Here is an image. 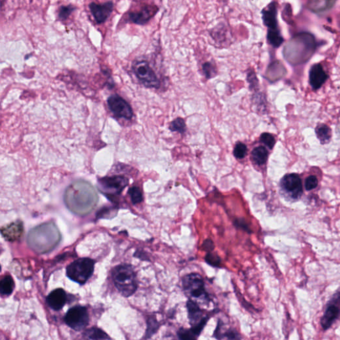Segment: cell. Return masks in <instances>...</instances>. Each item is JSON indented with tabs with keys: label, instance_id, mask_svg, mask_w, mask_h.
Returning a JSON list of instances; mask_svg holds the SVG:
<instances>
[{
	"label": "cell",
	"instance_id": "cell-12",
	"mask_svg": "<svg viewBox=\"0 0 340 340\" xmlns=\"http://www.w3.org/2000/svg\"><path fill=\"white\" fill-rule=\"evenodd\" d=\"M89 7L90 12L95 17L97 23H102L109 17L110 14L113 12L114 5L112 1H108L102 4L91 3Z\"/></svg>",
	"mask_w": 340,
	"mask_h": 340
},
{
	"label": "cell",
	"instance_id": "cell-7",
	"mask_svg": "<svg viewBox=\"0 0 340 340\" xmlns=\"http://www.w3.org/2000/svg\"><path fill=\"white\" fill-rule=\"evenodd\" d=\"M65 323L75 331L86 328L89 322L87 309L81 306H76L68 310L65 316Z\"/></svg>",
	"mask_w": 340,
	"mask_h": 340
},
{
	"label": "cell",
	"instance_id": "cell-36",
	"mask_svg": "<svg viewBox=\"0 0 340 340\" xmlns=\"http://www.w3.org/2000/svg\"><path fill=\"white\" fill-rule=\"evenodd\" d=\"M235 225L238 227L241 228L247 232H249V227L247 223L243 220H237L235 222Z\"/></svg>",
	"mask_w": 340,
	"mask_h": 340
},
{
	"label": "cell",
	"instance_id": "cell-9",
	"mask_svg": "<svg viewBox=\"0 0 340 340\" xmlns=\"http://www.w3.org/2000/svg\"><path fill=\"white\" fill-rule=\"evenodd\" d=\"M133 70L139 80L147 87L158 88L160 86L158 77L146 61L135 63L133 65Z\"/></svg>",
	"mask_w": 340,
	"mask_h": 340
},
{
	"label": "cell",
	"instance_id": "cell-35",
	"mask_svg": "<svg viewBox=\"0 0 340 340\" xmlns=\"http://www.w3.org/2000/svg\"><path fill=\"white\" fill-rule=\"evenodd\" d=\"M202 247L204 251H208V252H211V251L214 249L215 245L212 240L208 238V239H206L205 241H204Z\"/></svg>",
	"mask_w": 340,
	"mask_h": 340
},
{
	"label": "cell",
	"instance_id": "cell-2",
	"mask_svg": "<svg viewBox=\"0 0 340 340\" xmlns=\"http://www.w3.org/2000/svg\"><path fill=\"white\" fill-rule=\"evenodd\" d=\"M61 235L55 223H45L33 228L28 235L29 247L38 254L53 250L60 243Z\"/></svg>",
	"mask_w": 340,
	"mask_h": 340
},
{
	"label": "cell",
	"instance_id": "cell-6",
	"mask_svg": "<svg viewBox=\"0 0 340 340\" xmlns=\"http://www.w3.org/2000/svg\"><path fill=\"white\" fill-rule=\"evenodd\" d=\"M183 288L189 297L209 302V294L205 290V282L197 273H191L183 278Z\"/></svg>",
	"mask_w": 340,
	"mask_h": 340
},
{
	"label": "cell",
	"instance_id": "cell-29",
	"mask_svg": "<svg viewBox=\"0 0 340 340\" xmlns=\"http://www.w3.org/2000/svg\"><path fill=\"white\" fill-rule=\"evenodd\" d=\"M205 260L206 263L212 267H220L221 263V260L220 256L211 252L207 253L205 256Z\"/></svg>",
	"mask_w": 340,
	"mask_h": 340
},
{
	"label": "cell",
	"instance_id": "cell-18",
	"mask_svg": "<svg viewBox=\"0 0 340 340\" xmlns=\"http://www.w3.org/2000/svg\"><path fill=\"white\" fill-rule=\"evenodd\" d=\"M209 317H204L198 324L193 325L190 329L180 328L178 336L181 340H195L200 335L207 323Z\"/></svg>",
	"mask_w": 340,
	"mask_h": 340
},
{
	"label": "cell",
	"instance_id": "cell-34",
	"mask_svg": "<svg viewBox=\"0 0 340 340\" xmlns=\"http://www.w3.org/2000/svg\"><path fill=\"white\" fill-rule=\"evenodd\" d=\"M318 184V181L317 178L314 176V175H310V176L308 177L306 180V189L308 191L312 190V189H315V188L317 187Z\"/></svg>",
	"mask_w": 340,
	"mask_h": 340
},
{
	"label": "cell",
	"instance_id": "cell-30",
	"mask_svg": "<svg viewBox=\"0 0 340 340\" xmlns=\"http://www.w3.org/2000/svg\"><path fill=\"white\" fill-rule=\"evenodd\" d=\"M75 8L73 5H69L67 6L61 7L59 12V18L61 20H66L75 11Z\"/></svg>",
	"mask_w": 340,
	"mask_h": 340
},
{
	"label": "cell",
	"instance_id": "cell-33",
	"mask_svg": "<svg viewBox=\"0 0 340 340\" xmlns=\"http://www.w3.org/2000/svg\"><path fill=\"white\" fill-rule=\"evenodd\" d=\"M158 328L159 323L155 318H150V320H148L147 333H146L148 337H150L156 332Z\"/></svg>",
	"mask_w": 340,
	"mask_h": 340
},
{
	"label": "cell",
	"instance_id": "cell-23",
	"mask_svg": "<svg viewBox=\"0 0 340 340\" xmlns=\"http://www.w3.org/2000/svg\"><path fill=\"white\" fill-rule=\"evenodd\" d=\"M269 153L267 149L263 146L255 148L252 152V158L258 165H263L267 161Z\"/></svg>",
	"mask_w": 340,
	"mask_h": 340
},
{
	"label": "cell",
	"instance_id": "cell-28",
	"mask_svg": "<svg viewBox=\"0 0 340 340\" xmlns=\"http://www.w3.org/2000/svg\"><path fill=\"white\" fill-rule=\"evenodd\" d=\"M186 123L184 120L182 119H175L173 120L172 122L170 124V128L171 131L173 132H179V133H183L185 132L186 130Z\"/></svg>",
	"mask_w": 340,
	"mask_h": 340
},
{
	"label": "cell",
	"instance_id": "cell-27",
	"mask_svg": "<svg viewBox=\"0 0 340 340\" xmlns=\"http://www.w3.org/2000/svg\"><path fill=\"white\" fill-rule=\"evenodd\" d=\"M132 202L134 204H140L142 202L143 196L142 191L140 188L138 187H133L130 188L128 191Z\"/></svg>",
	"mask_w": 340,
	"mask_h": 340
},
{
	"label": "cell",
	"instance_id": "cell-22",
	"mask_svg": "<svg viewBox=\"0 0 340 340\" xmlns=\"http://www.w3.org/2000/svg\"><path fill=\"white\" fill-rule=\"evenodd\" d=\"M15 289V283L12 276H4L0 282V292L2 295L9 296Z\"/></svg>",
	"mask_w": 340,
	"mask_h": 340
},
{
	"label": "cell",
	"instance_id": "cell-4",
	"mask_svg": "<svg viewBox=\"0 0 340 340\" xmlns=\"http://www.w3.org/2000/svg\"><path fill=\"white\" fill-rule=\"evenodd\" d=\"M116 288L124 297H129L138 289V281L133 268L130 265L117 266L112 272Z\"/></svg>",
	"mask_w": 340,
	"mask_h": 340
},
{
	"label": "cell",
	"instance_id": "cell-24",
	"mask_svg": "<svg viewBox=\"0 0 340 340\" xmlns=\"http://www.w3.org/2000/svg\"><path fill=\"white\" fill-rule=\"evenodd\" d=\"M267 39L269 43L274 48H279L283 44L284 39L279 30H268Z\"/></svg>",
	"mask_w": 340,
	"mask_h": 340
},
{
	"label": "cell",
	"instance_id": "cell-37",
	"mask_svg": "<svg viewBox=\"0 0 340 340\" xmlns=\"http://www.w3.org/2000/svg\"><path fill=\"white\" fill-rule=\"evenodd\" d=\"M204 69L207 77H210L213 71V68L210 63H205V64L204 65Z\"/></svg>",
	"mask_w": 340,
	"mask_h": 340
},
{
	"label": "cell",
	"instance_id": "cell-25",
	"mask_svg": "<svg viewBox=\"0 0 340 340\" xmlns=\"http://www.w3.org/2000/svg\"><path fill=\"white\" fill-rule=\"evenodd\" d=\"M316 134L322 144H326L331 138V130L326 125L318 126L316 128Z\"/></svg>",
	"mask_w": 340,
	"mask_h": 340
},
{
	"label": "cell",
	"instance_id": "cell-1",
	"mask_svg": "<svg viewBox=\"0 0 340 340\" xmlns=\"http://www.w3.org/2000/svg\"><path fill=\"white\" fill-rule=\"evenodd\" d=\"M64 202L71 212L79 216H85L92 212L97 206L99 195L89 182L77 180L67 188Z\"/></svg>",
	"mask_w": 340,
	"mask_h": 340
},
{
	"label": "cell",
	"instance_id": "cell-19",
	"mask_svg": "<svg viewBox=\"0 0 340 340\" xmlns=\"http://www.w3.org/2000/svg\"><path fill=\"white\" fill-rule=\"evenodd\" d=\"M3 238L9 241H16L22 236L23 224L20 221L14 222L2 227L1 230Z\"/></svg>",
	"mask_w": 340,
	"mask_h": 340
},
{
	"label": "cell",
	"instance_id": "cell-13",
	"mask_svg": "<svg viewBox=\"0 0 340 340\" xmlns=\"http://www.w3.org/2000/svg\"><path fill=\"white\" fill-rule=\"evenodd\" d=\"M328 79V75L319 63L312 66L309 72V81L312 87L317 90L321 87Z\"/></svg>",
	"mask_w": 340,
	"mask_h": 340
},
{
	"label": "cell",
	"instance_id": "cell-10",
	"mask_svg": "<svg viewBox=\"0 0 340 340\" xmlns=\"http://www.w3.org/2000/svg\"><path fill=\"white\" fill-rule=\"evenodd\" d=\"M282 189L291 198L298 200L303 194V184L299 175L290 173L283 177L280 182Z\"/></svg>",
	"mask_w": 340,
	"mask_h": 340
},
{
	"label": "cell",
	"instance_id": "cell-11",
	"mask_svg": "<svg viewBox=\"0 0 340 340\" xmlns=\"http://www.w3.org/2000/svg\"><path fill=\"white\" fill-rule=\"evenodd\" d=\"M108 105L117 117L124 118L127 120L133 118V112L131 106L119 95H114L108 98Z\"/></svg>",
	"mask_w": 340,
	"mask_h": 340
},
{
	"label": "cell",
	"instance_id": "cell-21",
	"mask_svg": "<svg viewBox=\"0 0 340 340\" xmlns=\"http://www.w3.org/2000/svg\"><path fill=\"white\" fill-rule=\"evenodd\" d=\"M336 1V0H312L308 3V8L313 12H327L334 6Z\"/></svg>",
	"mask_w": 340,
	"mask_h": 340
},
{
	"label": "cell",
	"instance_id": "cell-14",
	"mask_svg": "<svg viewBox=\"0 0 340 340\" xmlns=\"http://www.w3.org/2000/svg\"><path fill=\"white\" fill-rule=\"evenodd\" d=\"M158 8L155 6L146 5L138 12L130 13L129 19L136 24L143 25L148 22L156 14Z\"/></svg>",
	"mask_w": 340,
	"mask_h": 340
},
{
	"label": "cell",
	"instance_id": "cell-32",
	"mask_svg": "<svg viewBox=\"0 0 340 340\" xmlns=\"http://www.w3.org/2000/svg\"><path fill=\"white\" fill-rule=\"evenodd\" d=\"M260 140L270 149H272L273 147L275 145V138L271 134L263 133V135L260 136Z\"/></svg>",
	"mask_w": 340,
	"mask_h": 340
},
{
	"label": "cell",
	"instance_id": "cell-3",
	"mask_svg": "<svg viewBox=\"0 0 340 340\" xmlns=\"http://www.w3.org/2000/svg\"><path fill=\"white\" fill-rule=\"evenodd\" d=\"M318 43L315 37L308 32H300L296 34L286 45L285 55L291 63H305L315 53Z\"/></svg>",
	"mask_w": 340,
	"mask_h": 340
},
{
	"label": "cell",
	"instance_id": "cell-26",
	"mask_svg": "<svg viewBox=\"0 0 340 340\" xmlns=\"http://www.w3.org/2000/svg\"><path fill=\"white\" fill-rule=\"evenodd\" d=\"M85 336L90 340H106L110 339L109 336L104 331L99 328H93L88 329L85 333Z\"/></svg>",
	"mask_w": 340,
	"mask_h": 340
},
{
	"label": "cell",
	"instance_id": "cell-17",
	"mask_svg": "<svg viewBox=\"0 0 340 340\" xmlns=\"http://www.w3.org/2000/svg\"><path fill=\"white\" fill-rule=\"evenodd\" d=\"M264 24L269 28V30H276L278 29L277 8L276 3L272 2L264 9L263 12Z\"/></svg>",
	"mask_w": 340,
	"mask_h": 340
},
{
	"label": "cell",
	"instance_id": "cell-20",
	"mask_svg": "<svg viewBox=\"0 0 340 340\" xmlns=\"http://www.w3.org/2000/svg\"><path fill=\"white\" fill-rule=\"evenodd\" d=\"M188 318L191 326L198 324L204 318V313L195 302L189 299L187 303Z\"/></svg>",
	"mask_w": 340,
	"mask_h": 340
},
{
	"label": "cell",
	"instance_id": "cell-15",
	"mask_svg": "<svg viewBox=\"0 0 340 340\" xmlns=\"http://www.w3.org/2000/svg\"><path fill=\"white\" fill-rule=\"evenodd\" d=\"M68 300L66 292L62 289L52 291L47 297V303L51 308L59 311L63 308Z\"/></svg>",
	"mask_w": 340,
	"mask_h": 340
},
{
	"label": "cell",
	"instance_id": "cell-16",
	"mask_svg": "<svg viewBox=\"0 0 340 340\" xmlns=\"http://www.w3.org/2000/svg\"><path fill=\"white\" fill-rule=\"evenodd\" d=\"M340 316V307L338 306L337 304L335 303V300H334V303L330 304L325 309L324 314H323L321 322H320L323 330H327L330 328L336 320L339 318Z\"/></svg>",
	"mask_w": 340,
	"mask_h": 340
},
{
	"label": "cell",
	"instance_id": "cell-8",
	"mask_svg": "<svg viewBox=\"0 0 340 340\" xmlns=\"http://www.w3.org/2000/svg\"><path fill=\"white\" fill-rule=\"evenodd\" d=\"M100 190L108 198L119 195L128 185V180L123 176L106 177L99 180Z\"/></svg>",
	"mask_w": 340,
	"mask_h": 340
},
{
	"label": "cell",
	"instance_id": "cell-5",
	"mask_svg": "<svg viewBox=\"0 0 340 340\" xmlns=\"http://www.w3.org/2000/svg\"><path fill=\"white\" fill-rule=\"evenodd\" d=\"M95 263L89 258H79L67 268V275L75 283L84 285L93 275Z\"/></svg>",
	"mask_w": 340,
	"mask_h": 340
},
{
	"label": "cell",
	"instance_id": "cell-31",
	"mask_svg": "<svg viewBox=\"0 0 340 340\" xmlns=\"http://www.w3.org/2000/svg\"><path fill=\"white\" fill-rule=\"evenodd\" d=\"M247 148L245 144H244L243 143L239 142L235 146L233 153H234V155L237 158L242 159L247 154Z\"/></svg>",
	"mask_w": 340,
	"mask_h": 340
}]
</instances>
